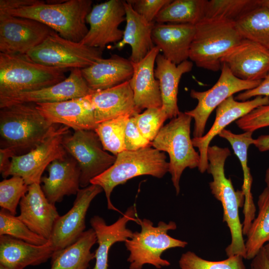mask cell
<instances>
[{
  "label": "cell",
  "mask_w": 269,
  "mask_h": 269,
  "mask_svg": "<svg viewBox=\"0 0 269 269\" xmlns=\"http://www.w3.org/2000/svg\"><path fill=\"white\" fill-rule=\"evenodd\" d=\"M230 155L228 147L210 146L207 152L209 164L207 171L213 177L209 182L211 193L222 204L223 221L231 234V243L225 249L226 255L228 257L239 255L246 259L243 224L239 215V209L244 204V194L242 190H235L231 179L227 178L225 174V163Z\"/></svg>",
  "instance_id": "cell-1"
},
{
  "label": "cell",
  "mask_w": 269,
  "mask_h": 269,
  "mask_svg": "<svg viewBox=\"0 0 269 269\" xmlns=\"http://www.w3.org/2000/svg\"><path fill=\"white\" fill-rule=\"evenodd\" d=\"M45 119L35 104L6 106L0 110V148H10L16 155L35 148L58 128Z\"/></svg>",
  "instance_id": "cell-2"
},
{
  "label": "cell",
  "mask_w": 269,
  "mask_h": 269,
  "mask_svg": "<svg viewBox=\"0 0 269 269\" xmlns=\"http://www.w3.org/2000/svg\"><path fill=\"white\" fill-rule=\"evenodd\" d=\"M169 162L164 152L151 146L118 153L114 163L93 179L91 184L101 186L105 193L108 208L120 212L112 204L111 195L117 185L136 176L148 175L161 178L168 172Z\"/></svg>",
  "instance_id": "cell-3"
},
{
  "label": "cell",
  "mask_w": 269,
  "mask_h": 269,
  "mask_svg": "<svg viewBox=\"0 0 269 269\" xmlns=\"http://www.w3.org/2000/svg\"><path fill=\"white\" fill-rule=\"evenodd\" d=\"M92 3L91 0H68L58 4H47L43 0L32 6L3 12L36 20L63 38L80 42L89 30L86 18L92 8Z\"/></svg>",
  "instance_id": "cell-4"
},
{
  "label": "cell",
  "mask_w": 269,
  "mask_h": 269,
  "mask_svg": "<svg viewBox=\"0 0 269 269\" xmlns=\"http://www.w3.org/2000/svg\"><path fill=\"white\" fill-rule=\"evenodd\" d=\"M69 70L37 63L26 54L0 53V96L54 85L67 78Z\"/></svg>",
  "instance_id": "cell-5"
},
{
  "label": "cell",
  "mask_w": 269,
  "mask_h": 269,
  "mask_svg": "<svg viewBox=\"0 0 269 269\" xmlns=\"http://www.w3.org/2000/svg\"><path fill=\"white\" fill-rule=\"evenodd\" d=\"M244 39L235 23L203 18L195 25L189 58L198 67L218 71L222 68V57Z\"/></svg>",
  "instance_id": "cell-6"
},
{
  "label": "cell",
  "mask_w": 269,
  "mask_h": 269,
  "mask_svg": "<svg viewBox=\"0 0 269 269\" xmlns=\"http://www.w3.org/2000/svg\"><path fill=\"white\" fill-rule=\"evenodd\" d=\"M141 227L140 232H134L133 237L125 242L129 252L127 261L130 269H142L144 265L153 266L157 269L170 266V262L163 259L162 253L168 249L184 248L187 242L171 237L168 231L177 228L175 222H158L156 226L147 219L138 218L136 222Z\"/></svg>",
  "instance_id": "cell-7"
},
{
  "label": "cell",
  "mask_w": 269,
  "mask_h": 269,
  "mask_svg": "<svg viewBox=\"0 0 269 269\" xmlns=\"http://www.w3.org/2000/svg\"><path fill=\"white\" fill-rule=\"evenodd\" d=\"M192 118L181 112L162 127L152 141L153 148L166 152L169 157L168 172L176 195L180 192V179L186 168L198 167L200 157L190 137Z\"/></svg>",
  "instance_id": "cell-8"
},
{
  "label": "cell",
  "mask_w": 269,
  "mask_h": 269,
  "mask_svg": "<svg viewBox=\"0 0 269 269\" xmlns=\"http://www.w3.org/2000/svg\"><path fill=\"white\" fill-rule=\"evenodd\" d=\"M26 54L46 66L82 69L102 58L103 49L65 39L54 31Z\"/></svg>",
  "instance_id": "cell-9"
},
{
  "label": "cell",
  "mask_w": 269,
  "mask_h": 269,
  "mask_svg": "<svg viewBox=\"0 0 269 269\" xmlns=\"http://www.w3.org/2000/svg\"><path fill=\"white\" fill-rule=\"evenodd\" d=\"M69 133L64 136L62 144L66 153L76 161L80 170V185L85 188L114 163L116 156L106 152L94 130Z\"/></svg>",
  "instance_id": "cell-10"
},
{
  "label": "cell",
  "mask_w": 269,
  "mask_h": 269,
  "mask_svg": "<svg viewBox=\"0 0 269 269\" xmlns=\"http://www.w3.org/2000/svg\"><path fill=\"white\" fill-rule=\"evenodd\" d=\"M221 70L218 81L212 88L203 92L193 89L190 91V97L197 100L198 103L194 109L185 113L194 120V137H200L204 135L210 114L223 101L236 93L257 87L262 81L240 79L235 76L224 64H222Z\"/></svg>",
  "instance_id": "cell-11"
},
{
  "label": "cell",
  "mask_w": 269,
  "mask_h": 269,
  "mask_svg": "<svg viewBox=\"0 0 269 269\" xmlns=\"http://www.w3.org/2000/svg\"><path fill=\"white\" fill-rule=\"evenodd\" d=\"M69 128L62 125L43 142L28 152L13 156L9 169L3 174L5 179L9 175L18 176L29 185L40 184L43 171L56 159L62 158L67 154L62 142L64 136L70 133Z\"/></svg>",
  "instance_id": "cell-12"
},
{
  "label": "cell",
  "mask_w": 269,
  "mask_h": 269,
  "mask_svg": "<svg viewBox=\"0 0 269 269\" xmlns=\"http://www.w3.org/2000/svg\"><path fill=\"white\" fill-rule=\"evenodd\" d=\"M54 31L36 20L0 12V53L27 54Z\"/></svg>",
  "instance_id": "cell-13"
},
{
  "label": "cell",
  "mask_w": 269,
  "mask_h": 269,
  "mask_svg": "<svg viewBox=\"0 0 269 269\" xmlns=\"http://www.w3.org/2000/svg\"><path fill=\"white\" fill-rule=\"evenodd\" d=\"M125 1L109 0L93 5L86 18L90 28L80 42L103 50L107 45L120 41L124 30L119 27L126 20Z\"/></svg>",
  "instance_id": "cell-14"
},
{
  "label": "cell",
  "mask_w": 269,
  "mask_h": 269,
  "mask_svg": "<svg viewBox=\"0 0 269 269\" xmlns=\"http://www.w3.org/2000/svg\"><path fill=\"white\" fill-rule=\"evenodd\" d=\"M103 190L101 186L95 184L79 189L72 208L60 216L54 225L49 241L54 252L76 242L85 231L88 209L92 200Z\"/></svg>",
  "instance_id": "cell-15"
},
{
  "label": "cell",
  "mask_w": 269,
  "mask_h": 269,
  "mask_svg": "<svg viewBox=\"0 0 269 269\" xmlns=\"http://www.w3.org/2000/svg\"><path fill=\"white\" fill-rule=\"evenodd\" d=\"M92 91L80 69H72L63 81L39 90L0 96V108L22 103H55L86 96Z\"/></svg>",
  "instance_id": "cell-16"
},
{
  "label": "cell",
  "mask_w": 269,
  "mask_h": 269,
  "mask_svg": "<svg viewBox=\"0 0 269 269\" xmlns=\"http://www.w3.org/2000/svg\"><path fill=\"white\" fill-rule=\"evenodd\" d=\"M269 104V97L258 96L251 100L239 102L233 96H230L219 105L216 110L215 121L208 133L200 137L192 139L194 147L199 150L200 160L199 171L204 173L208 168V149L213 138L233 122L244 117L254 109Z\"/></svg>",
  "instance_id": "cell-17"
},
{
  "label": "cell",
  "mask_w": 269,
  "mask_h": 269,
  "mask_svg": "<svg viewBox=\"0 0 269 269\" xmlns=\"http://www.w3.org/2000/svg\"><path fill=\"white\" fill-rule=\"evenodd\" d=\"M221 63L240 79L262 80L269 72V49L244 39L222 57Z\"/></svg>",
  "instance_id": "cell-18"
},
{
  "label": "cell",
  "mask_w": 269,
  "mask_h": 269,
  "mask_svg": "<svg viewBox=\"0 0 269 269\" xmlns=\"http://www.w3.org/2000/svg\"><path fill=\"white\" fill-rule=\"evenodd\" d=\"M41 115L53 124L74 131L95 130L98 126L90 95L63 101L35 104Z\"/></svg>",
  "instance_id": "cell-19"
},
{
  "label": "cell",
  "mask_w": 269,
  "mask_h": 269,
  "mask_svg": "<svg viewBox=\"0 0 269 269\" xmlns=\"http://www.w3.org/2000/svg\"><path fill=\"white\" fill-rule=\"evenodd\" d=\"M19 204L18 218L32 232L49 240L60 215L55 204L46 198L40 184L28 185V191Z\"/></svg>",
  "instance_id": "cell-20"
},
{
  "label": "cell",
  "mask_w": 269,
  "mask_h": 269,
  "mask_svg": "<svg viewBox=\"0 0 269 269\" xmlns=\"http://www.w3.org/2000/svg\"><path fill=\"white\" fill-rule=\"evenodd\" d=\"M46 169L48 174L41 177V187L50 203L55 204L62 201L65 196L77 194L80 189V170L72 157L67 154L56 159Z\"/></svg>",
  "instance_id": "cell-21"
},
{
  "label": "cell",
  "mask_w": 269,
  "mask_h": 269,
  "mask_svg": "<svg viewBox=\"0 0 269 269\" xmlns=\"http://www.w3.org/2000/svg\"><path fill=\"white\" fill-rule=\"evenodd\" d=\"M160 49L155 46L140 61L133 63L134 72L129 80L136 108H161L162 100L158 81L154 75V63Z\"/></svg>",
  "instance_id": "cell-22"
},
{
  "label": "cell",
  "mask_w": 269,
  "mask_h": 269,
  "mask_svg": "<svg viewBox=\"0 0 269 269\" xmlns=\"http://www.w3.org/2000/svg\"><path fill=\"white\" fill-rule=\"evenodd\" d=\"M135 206L129 207L123 216L108 225L102 217L95 215L90 220L94 230L98 247L95 252L96 264L93 269H108L109 252L112 245L119 242H125L131 239L134 233L127 228L130 221L137 222L138 218Z\"/></svg>",
  "instance_id": "cell-23"
},
{
  "label": "cell",
  "mask_w": 269,
  "mask_h": 269,
  "mask_svg": "<svg viewBox=\"0 0 269 269\" xmlns=\"http://www.w3.org/2000/svg\"><path fill=\"white\" fill-rule=\"evenodd\" d=\"M96 123L120 116H134L140 112L135 107L129 81L90 94Z\"/></svg>",
  "instance_id": "cell-24"
},
{
  "label": "cell",
  "mask_w": 269,
  "mask_h": 269,
  "mask_svg": "<svg viewBox=\"0 0 269 269\" xmlns=\"http://www.w3.org/2000/svg\"><path fill=\"white\" fill-rule=\"evenodd\" d=\"M195 32V25L190 24L156 23L152 38L164 57L178 65L189 58Z\"/></svg>",
  "instance_id": "cell-25"
},
{
  "label": "cell",
  "mask_w": 269,
  "mask_h": 269,
  "mask_svg": "<svg viewBox=\"0 0 269 269\" xmlns=\"http://www.w3.org/2000/svg\"><path fill=\"white\" fill-rule=\"evenodd\" d=\"M54 252L49 241L35 245L8 235L0 236V265L9 269L40 265L51 258Z\"/></svg>",
  "instance_id": "cell-26"
},
{
  "label": "cell",
  "mask_w": 269,
  "mask_h": 269,
  "mask_svg": "<svg viewBox=\"0 0 269 269\" xmlns=\"http://www.w3.org/2000/svg\"><path fill=\"white\" fill-rule=\"evenodd\" d=\"M81 70L89 87L92 91H99L129 81L133 74L134 66L129 59L112 54Z\"/></svg>",
  "instance_id": "cell-27"
},
{
  "label": "cell",
  "mask_w": 269,
  "mask_h": 269,
  "mask_svg": "<svg viewBox=\"0 0 269 269\" xmlns=\"http://www.w3.org/2000/svg\"><path fill=\"white\" fill-rule=\"evenodd\" d=\"M154 75L158 81L162 105L168 119L176 118L180 113L177 105L178 86L182 76L192 69L193 63L186 60L178 65L159 54L155 60Z\"/></svg>",
  "instance_id": "cell-28"
},
{
  "label": "cell",
  "mask_w": 269,
  "mask_h": 269,
  "mask_svg": "<svg viewBox=\"0 0 269 269\" xmlns=\"http://www.w3.org/2000/svg\"><path fill=\"white\" fill-rule=\"evenodd\" d=\"M126 25L122 39L115 47L122 49L125 45L131 46L129 59L134 63L143 59L155 46L152 38L155 22H149L137 13L131 5L125 1Z\"/></svg>",
  "instance_id": "cell-29"
},
{
  "label": "cell",
  "mask_w": 269,
  "mask_h": 269,
  "mask_svg": "<svg viewBox=\"0 0 269 269\" xmlns=\"http://www.w3.org/2000/svg\"><path fill=\"white\" fill-rule=\"evenodd\" d=\"M253 133L252 132H245L241 134H235L229 130L224 129L218 134L229 142L241 164L243 173L242 190L245 197L243 224L245 226L251 225L255 218L256 211L251 192L253 178L248 165V148L250 145L253 144L254 141L252 137Z\"/></svg>",
  "instance_id": "cell-30"
},
{
  "label": "cell",
  "mask_w": 269,
  "mask_h": 269,
  "mask_svg": "<svg viewBox=\"0 0 269 269\" xmlns=\"http://www.w3.org/2000/svg\"><path fill=\"white\" fill-rule=\"evenodd\" d=\"M96 242L94 230L85 231L76 242L53 253L50 269H88L95 258L91 250Z\"/></svg>",
  "instance_id": "cell-31"
},
{
  "label": "cell",
  "mask_w": 269,
  "mask_h": 269,
  "mask_svg": "<svg viewBox=\"0 0 269 269\" xmlns=\"http://www.w3.org/2000/svg\"><path fill=\"white\" fill-rule=\"evenodd\" d=\"M258 213L253 220L245 242L246 259L252 260L269 242V189L267 187L258 197Z\"/></svg>",
  "instance_id": "cell-32"
},
{
  "label": "cell",
  "mask_w": 269,
  "mask_h": 269,
  "mask_svg": "<svg viewBox=\"0 0 269 269\" xmlns=\"http://www.w3.org/2000/svg\"><path fill=\"white\" fill-rule=\"evenodd\" d=\"M207 0H172L157 15V23L195 25L204 18Z\"/></svg>",
  "instance_id": "cell-33"
},
{
  "label": "cell",
  "mask_w": 269,
  "mask_h": 269,
  "mask_svg": "<svg viewBox=\"0 0 269 269\" xmlns=\"http://www.w3.org/2000/svg\"><path fill=\"white\" fill-rule=\"evenodd\" d=\"M235 25L243 38L269 49V9L266 7L261 4L236 22Z\"/></svg>",
  "instance_id": "cell-34"
},
{
  "label": "cell",
  "mask_w": 269,
  "mask_h": 269,
  "mask_svg": "<svg viewBox=\"0 0 269 269\" xmlns=\"http://www.w3.org/2000/svg\"><path fill=\"white\" fill-rule=\"evenodd\" d=\"M261 4V0H207L204 18L236 23Z\"/></svg>",
  "instance_id": "cell-35"
},
{
  "label": "cell",
  "mask_w": 269,
  "mask_h": 269,
  "mask_svg": "<svg viewBox=\"0 0 269 269\" xmlns=\"http://www.w3.org/2000/svg\"><path fill=\"white\" fill-rule=\"evenodd\" d=\"M131 116H120L99 124L95 129L104 149L116 156L125 150V131Z\"/></svg>",
  "instance_id": "cell-36"
},
{
  "label": "cell",
  "mask_w": 269,
  "mask_h": 269,
  "mask_svg": "<svg viewBox=\"0 0 269 269\" xmlns=\"http://www.w3.org/2000/svg\"><path fill=\"white\" fill-rule=\"evenodd\" d=\"M8 235L35 245H43L49 240L34 233L18 217L8 211H0V236Z\"/></svg>",
  "instance_id": "cell-37"
},
{
  "label": "cell",
  "mask_w": 269,
  "mask_h": 269,
  "mask_svg": "<svg viewBox=\"0 0 269 269\" xmlns=\"http://www.w3.org/2000/svg\"><path fill=\"white\" fill-rule=\"evenodd\" d=\"M244 259L235 255L222 261H208L189 251L182 254L178 264L181 269H246Z\"/></svg>",
  "instance_id": "cell-38"
},
{
  "label": "cell",
  "mask_w": 269,
  "mask_h": 269,
  "mask_svg": "<svg viewBox=\"0 0 269 269\" xmlns=\"http://www.w3.org/2000/svg\"><path fill=\"white\" fill-rule=\"evenodd\" d=\"M28 187L21 177L12 176L4 179L0 182V206L15 216L17 205L27 193Z\"/></svg>",
  "instance_id": "cell-39"
},
{
  "label": "cell",
  "mask_w": 269,
  "mask_h": 269,
  "mask_svg": "<svg viewBox=\"0 0 269 269\" xmlns=\"http://www.w3.org/2000/svg\"><path fill=\"white\" fill-rule=\"evenodd\" d=\"M134 117L139 131L151 142L168 119L166 113L161 107L146 109L142 113L136 114Z\"/></svg>",
  "instance_id": "cell-40"
},
{
  "label": "cell",
  "mask_w": 269,
  "mask_h": 269,
  "mask_svg": "<svg viewBox=\"0 0 269 269\" xmlns=\"http://www.w3.org/2000/svg\"><path fill=\"white\" fill-rule=\"evenodd\" d=\"M236 125L245 132H254L269 126V104L258 107L236 121Z\"/></svg>",
  "instance_id": "cell-41"
},
{
  "label": "cell",
  "mask_w": 269,
  "mask_h": 269,
  "mask_svg": "<svg viewBox=\"0 0 269 269\" xmlns=\"http://www.w3.org/2000/svg\"><path fill=\"white\" fill-rule=\"evenodd\" d=\"M172 0H127L133 9L149 22L154 20L160 11Z\"/></svg>",
  "instance_id": "cell-42"
},
{
  "label": "cell",
  "mask_w": 269,
  "mask_h": 269,
  "mask_svg": "<svg viewBox=\"0 0 269 269\" xmlns=\"http://www.w3.org/2000/svg\"><path fill=\"white\" fill-rule=\"evenodd\" d=\"M125 150L134 151L152 146L137 128L134 116L129 119L125 131Z\"/></svg>",
  "instance_id": "cell-43"
},
{
  "label": "cell",
  "mask_w": 269,
  "mask_h": 269,
  "mask_svg": "<svg viewBox=\"0 0 269 269\" xmlns=\"http://www.w3.org/2000/svg\"><path fill=\"white\" fill-rule=\"evenodd\" d=\"M258 96L269 97V72L257 87L239 94L235 99L246 101L250 98Z\"/></svg>",
  "instance_id": "cell-44"
},
{
  "label": "cell",
  "mask_w": 269,
  "mask_h": 269,
  "mask_svg": "<svg viewBox=\"0 0 269 269\" xmlns=\"http://www.w3.org/2000/svg\"><path fill=\"white\" fill-rule=\"evenodd\" d=\"M40 0H0V12L32 6L42 2Z\"/></svg>",
  "instance_id": "cell-45"
},
{
  "label": "cell",
  "mask_w": 269,
  "mask_h": 269,
  "mask_svg": "<svg viewBox=\"0 0 269 269\" xmlns=\"http://www.w3.org/2000/svg\"><path fill=\"white\" fill-rule=\"evenodd\" d=\"M16 155L15 151L10 148H0V172L4 173L9 168L11 164L10 158Z\"/></svg>",
  "instance_id": "cell-46"
},
{
  "label": "cell",
  "mask_w": 269,
  "mask_h": 269,
  "mask_svg": "<svg viewBox=\"0 0 269 269\" xmlns=\"http://www.w3.org/2000/svg\"><path fill=\"white\" fill-rule=\"evenodd\" d=\"M250 266L251 269H269V260L264 248L252 260Z\"/></svg>",
  "instance_id": "cell-47"
},
{
  "label": "cell",
  "mask_w": 269,
  "mask_h": 269,
  "mask_svg": "<svg viewBox=\"0 0 269 269\" xmlns=\"http://www.w3.org/2000/svg\"><path fill=\"white\" fill-rule=\"evenodd\" d=\"M253 144L261 152L269 150V134L262 135L254 139Z\"/></svg>",
  "instance_id": "cell-48"
},
{
  "label": "cell",
  "mask_w": 269,
  "mask_h": 269,
  "mask_svg": "<svg viewBox=\"0 0 269 269\" xmlns=\"http://www.w3.org/2000/svg\"><path fill=\"white\" fill-rule=\"evenodd\" d=\"M265 180L267 185V187L269 189V166L266 171Z\"/></svg>",
  "instance_id": "cell-49"
},
{
  "label": "cell",
  "mask_w": 269,
  "mask_h": 269,
  "mask_svg": "<svg viewBox=\"0 0 269 269\" xmlns=\"http://www.w3.org/2000/svg\"><path fill=\"white\" fill-rule=\"evenodd\" d=\"M264 249L265 250L266 255L269 260V242L267 243L264 246Z\"/></svg>",
  "instance_id": "cell-50"
},
{
  "label": "cell",
  "mask_w": 269,
  "mask_h": 269,
  "mask_svg": "<svg viewBox=\"0 0 269 269\" xmlns=\"http://www.w3.org/2000/svg\"><path fill=\"white\" fill-rule=\"evenodd\" d=\"M261 4L269 9V0H261Z\"/></svg>",
  "instance_id": "cell-51"
},
{
  "label": "cell",
  "mask_w": 269,
  "mask_h": 269,
  "mask_svg": "<svg viewBox=\"0 0 269 269\" xmlns=\"http://www.w3.org/2000/svg\"><path fill=\"white\" fill-rule=\"evenodd\" d=\"M0 269H9L5 268L1 265H0Z\"/></svg>",
  "instance_id": "cell-52"
}]
</instances>
